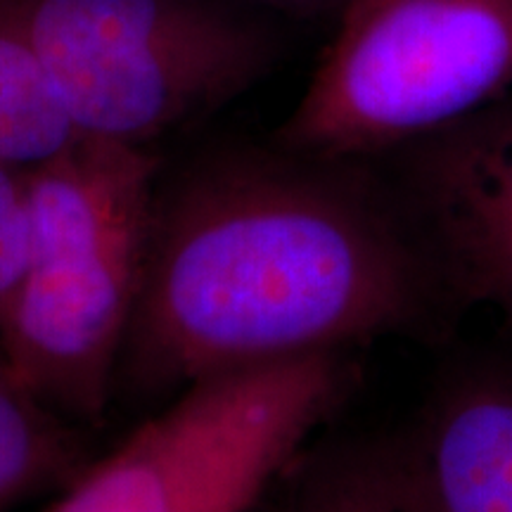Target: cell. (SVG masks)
I'll list each match as a JSON object with an SVG mask.
<instances>
[{"label":"cell","mask_w":512,"mask_h":512,"mask_svg":"<svg viewBox=\"0 0 512 512\" xmlns=\"http://www.w3.org/2000/svg\"><path fill=\"white\" fill-rule=\"evenodd\" d=\"M29 259L0 354L69 422H100L143 285L159 159L79 136L24 171Z\"/></svg>","instance_id":"cell-2"},{"label":"cell","mask_w":512,"mask_h":512,"mask_svg":"<svg viewBox=\"0 0 512 512\" xmlns=\"http://www.w3.org/2000/svg\"><path fill=\"white\" fill-rule=\"evenodd\" d=\"M512 93V0H349L273 143L382 159Z\"/></svg>","instance_id":"cell-4"},{"label":"cell","mask_w":512,"mask_h":512,"mask_svg":"<svg viewBox=\"0 0 512 512\" xmlns=\"http://www.w3.org/2000/svg\"><path fill=\"white\" fill-rule=\"evenodd\" d=\"M81 470L69 420L31 394L0 354V512L67 486Z\"/></svg>","instance_id":"cell-9"},{"label":"cell","mask_w":512,"mask_h":512,"mask_svg":"<svg viewBox=\"0 0 512 512\" xmlns=\"http://www.w3.org/2000/svg\"><path fill=\"white\" fill-rule=\"evenodd\" d=\"M22 166L0 159V335L29 259L27 181Z\"/></svg>","instance_id":"cell-11"},{"label":"cell","mask_w":512,"mask_h":512,"mask_svg":"<svg viewBox=\"0 0 512 512\" xmlns=\"http://www.w3.org/2000/svg\"><path fill=\"white\" fill-rule=\"evenodd\" d=\"M354 384L349 351L204 377L43 512H252Z\"/></svg>","instance_id":"cell-5"},{"label":"cell","mask_w":512,"mask_h":512,"mask_svg":"<svg viewBox=\"0 0 512 512\" xmlns=\"http://www.w3.org/2000/svg\"><path fill=\"white\" fill-rule=\"evenodd\" d=\"M375 162L413 211L463 309L489 306L512 342V93Z\"/></svg>","instance_id":"cell-6"},{"label":"cell","mask_w":512,"mask_h":512,"mask_svg":"<svg viewBox=\"0 0 512 512\" xmlns=\"http://www.w3.org/2000/svg\"><path fill=\"white\" fill-rule=\"evenodd\" d=\"M441 512H512V363H472L408 434Z\"/></svg>","instance_id":"cell-7"},{"label":"cell","mask_w":512,"mask_h":512,"mask_svg":"<svg viewBox=\"0 0 512 512\" xmlns=\"http://www.w3.org/2000/svg\"><path fill=\"white\" fill-rule=\"evenodd\" d=\"M290 479L280 512H441L408 434L311 448Z\"/></svg>","instance_id":"cell-8"},{"label":"cell","mask_w":512,"mask_h":512,"mask_svg":"<svg viewBox=\"0 0 512 512\" xmlns=\"http://www.w3.org/2000/svg\"><path fill=\"white\" fill-rule=\"evenodd\" d=\"M79 138L43 74L19 0H0V159L22 169Z\"/></svg>","instance_id":"cell-10"},{"label":"cell","mask_w":512,"mask_h":512,"mask_svg":"<svg viewBox=\"0 0 512 512\" xmlns=\"http://www.w3.org/2000/svg\"><path fill=\"white\" fill-rule=\"evenodd\" d=\"M79 136L152 147L264 81L283 17L249 0H19Z\"/></svg>","instance_id":"cell-3"},{"label":"cell","mask_w":512,"mask_h":512,"mask_svg":"<svg viewBox=\"0 0 512 512\" xmlns=\"http://www.w3.org/2000/svg\"><path fill=\"white\" fill-rule=\"evenodd\" d=\"M460 311L380 162L216 147L159 176L117 382L162 394L382 337L439 339Z\"/></svg>","instance_id":"cell-1"},{"label":"cell","mask_w":512,"mask_h":512,"mask_svg":"<svg viewBox=\"0 0 512 512\" xmlns=\"http://www.w3.org/2000/svg\"><path fill=\"white\" fill-rule=\"evenodd\" d=\"M249 3L261 5V8L275 12L278 17L292 19H318V17H335L349 0H249Z\"/></svg>","instance_id":"cell-12"}]
</instances>
